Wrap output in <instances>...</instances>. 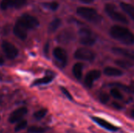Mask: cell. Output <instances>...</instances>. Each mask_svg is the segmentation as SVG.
<instances>
[{
  "mask_svg": "<svg viewBox=\"0 0 134 133\" xmlns=\"http://www.w3.org/2000/svg\"><path fill=\"white\" fill-rule=\"evenodd\" d=\"M109 33L112 38L124 44L133 45L134 43V34L125 27L115 25L111 27Z\"/></svg>",
  "mask_w": 134,
  "mask_h": 133,
  "instance_id": "cell-1",
  "label": "cell"
},
{
  "mask_svg": "<svg viewBox=\"0 0 134 133\" xmlns=\"http://www.w3.org/2000/svg\"><path fill=\"white\" fill-rule=\"evenodd\" d=\"M77 13L81 17L92 23L97 24L101 21V16L94 9L92 8L83 7V6L79 7L77 9Z\"/></svg>",
  "mask_w": 134,
  "mask_h": 133,
  "instance_id": "cell-2",
  "label": "cell"
},
{
  "mask_svg": "<svg viewBox=\"0 0 134 133\" xmlns=\"http://www.w3.org/2000/svg\"><path fill=\"white\" fill-rule=\"evenodd\" d=\"M105 12L112 20L120 22L122 24H129L127 18L122 13L119 12L115 9V5H111V4H107L105 5Z\"/></svg>",
  "mask_w": 134,
  "mask_h": 133,
  "instance_id": "cell-3",
  "label": "cell"
},
{
  "mask_svg": "<svg viewBox=\"0 0 134 133\" xmlns=\"http://www.w3.org/2000/svg\"><path fill=\"white\" fill-rule=\"evenodd\" d=\"M16 22L24 27L27 30L34 29L39 25L38 20L36 17L28 14H24L21 16Z\"/></svg>",
  "mask_w": 134,
  "mask_h": 133,
  "instance_id": "cell-4",
  "label": "cell"
},
{
  "mask_svg": "<svg viewBox=\"0 0 134 133\" xmlns=\"http://www.w3.org/2000/svg\"><path fill=\"white\" fill-rule=\"evenodd\" d=\"M79 35H80V42L82 45H93L96 42V38L93 35L92 31L86 28L81 29L79 31Z\"/></svg>",
  "mask_w": 134,
  "mask_h": 133,
  "instance_id": "cell-5",
  "label": "cell"
},
{
  "mask_svg": "<svg viewBox=\"0 0 134 133\" xmlns=\"http://www.w3.org/2000/svg\"><path fill=\"white\" fill-rule=\"evenodd\" d=\"M75 57L78 60H85V61H92L95 58V54L93 51L86 49L80 48L76 50L75 53Z\"/></svg>",
  "mask_w": 134,
  "mask_h": 133,
  "instance_id": "cell-6",
  "label": "cell"
},
{
  "mask_svg": "<svg viewBox=\"0 0 134 133\" xmlns=\"http://www.w3.org/2000/svg\"><path fill=\"white\" fill-rule=\"evenodd\" d=\"M2 48L4 53L9 59H14L18 55V49L16 46L7 41H4L2 43Z\"/></svg>",
  "mask_w": 134,
  "mask_h": 133,
  "instance_id": "cell-7",
  "label": "cell"
},
{
  "mask_svg": "<svg viewBox=\"0 0 134 133\" xmlns=\"http://www.w3.org/2000/svg\"><path fill=\"white\" fill-rule=\"evenodd\" d=\"M27 2V0H2L0 3L2 9H8L9 8H21Z\"/></svg>",
  "mask_w": 134,
  "mask_h": 133,
  "instance_id": "cell-8",
  "label": "cell"
},
{
  "mask_svg": "<svg viewBox=\"0 0 134 133\" xmlns=\"http://www.w3.org/2000/svg\"><path fill=\"white\" fill-rule=\"evenodd\" d=\"M92 119L93 121H94L98 125H100V127L104 128V129L108 130V131H110V132H116L118 131L119 128L116 127L115 125L111 124L110 122H107L106 120L103 119V118H100L99 117H92Z\"/></svg>",
  "mask_w": 134,
  "mask_h": 133,
  "instance_id": "cell-9",
  "label": "cell"
},
{
  "mask_svg": "<svg viewBox=\"0 0 134 133\" xmlns=\"http://www.w3.org/2000/svg\"><path fill=\"white\" fill-rule=\"evenodd\" d=\"M53 56L55 59L60 62L62 66H65L68 60V56L65 50L60 47H57L53 49Z\"/></svg>",
  "mask_w": 134,
  "mask_h": 133,
  "instance_id": "cell-10",
  "label": "cell"
},
{
  "mask_svg": "<svg viewBox=\"0 0 134 133\" xmlns=\"http://www.w3.org/2000/svg\"><path fill=\"white\" fill-rule=\"evenodd\" d=\"M100 77V71L98 70H93L87 73V74L85 77V85L88 88H91L93 86V82L97 79H98Z\"/></svg>",
  "mask_w": 134,
  "mask_h": 133,
  "instance_id": "cell-11",
  "label": "cell"
},
{
  "mask_svg": "<svg viewBox=\"0 0 134 133\" xmlns=\"http://www.w3.org/2000/svg\"><path fill=\"white\" fill-rule=\"evenodd\" d=\"M27 110L26 107H20L16 111H14L9 116V122L10 123H16L18 122L22 119V118L27 114Z\"/></svg>",
  "mask_w": 134,
  "mask_h": 133,
  "instance_id": "cell-12",
  "label": "cell"
},
{
  "mask_svg": "<svg viewBox=\"0 0 134 133\" xmlns=\"http://www.w3.org/2000/svg\"><path fill=\"white\" fill-rule=\"evenodd\" d=\"M13 33L16 37H18L21 40H25L27 35V29L17 22L13 27Z\"/></svg>",
  "mask_w": 134,
  "mask_h": 133,
  "instance_id": "cell-13",
  "label": "cell"
},
{
  "mask_svg": "<svg viewBox=\"0 0 134 133\" xmlns=\"http://www.w3.org/2000/svg\"><path fill=\"white\" fill-rule=\"evenodd\" d=\"M112 50L115 53L123 56L134 61V51L133 50H130V49H124V48H113Z\"/></svg>",
  "mask_w": 134,
  "mask_h": 133,
  "instance_id": "cell-14",
  "label": "cell"
},
{
  "mask_svg": "<svg viewBox=\"0 0 134 133\" xmlns=\"http://www.w3.org/2000/svg\"><path fill=\"white\" fill-rule=\"evenodd\" d=\"M104 74L108 75V76H111V77H119L123 74L122 71L118 68L115 67H108L104 69Z\"/></svg>",
  "mask_w": 134,
  "mask_h": 133,
  "instance_id": "cell-15",
  "label": "cell"
},
{
  "mask_svg": "<svg viewBox=\"0 0 134 133\" xmlns=\"http://www.w3.org/2000/svg\"><path fill=\"white\" fill-rule=\"evenodd\" d=\"M121 7L122 9L130 16V17L134 21V6L126 3V2H121Z\"/></svg>",
  "mask_w": 134,
  "mask_h": 133,
  "instance_id": "cell-16",
  "label": "cell"
},
{
  "mask_svg": "<svg viewBox=\"0 0 134 133\" xmlns=\"http://www.w3.org/2000/svg\"><path fill=\"white\" fill-rule=\"evenodd\" d=\"M82 69H83V65L81 63H77L73 66L72 72L75 78L81 79L82 75Z\"/></svg>",
  "mask_w": 134,
  "mask_h": 133,
  "instance_id": "cell-17",
  "label": "cell"
},
{
  "mask_svg": "<svg viewBox=\"0 0 134 133\" xmlns=\"http://www.w3.org/2000/svg\"><path fill=\"white\" fill-rule=\"evenodd\" d=\"M73 38V34L70 31H63L58 36V41L60 42H68Z\"/></svg>",
  "mask_w": 134,
  "mask_h": 133,
  "instance_id": "cell-18",
  "label": "cell"
},
{
  "mask_svg": "<svg viewBox=\"0 0 134 133\" xmlns=\"http://www.w3.org/2000/svg\"><path fill=\"white\" fill-rule=\"evenodd\" d=\"M53 79V76L52 75H48V76H46L42 78H40V79H38L36 81L34 82L33 85H46V84H48L49 82H51Z\"/></svg>",
  "mask_w": 134,
  "mask_h": 133,
  "instance_id": "cell-19",
  "label": "cell"
},
{
  "mask_svg": "<svg viewBox=\"0 0 134 133\" xmlns=\"http://www.w3.org/2000/svg\"><path fill=\"white\" fill-rule=\"evenodd\" d=\"M60 24H61L60 19H59V18L54 19V20L49 24V31L50 32H54V31H56L58 29V27L60 26Z\"/></svg>",
  "mask_w": 134,
  "mask_h": 133,
  "instance_id": "cell-20",
  "label": "cell"
},
{
  "mask_svg": "<svg viewBox=\"0 0 134 133\" xmlns=\"http://www.w3.org/2000/svg\"><path fill=\"white\" fill-rule=\"evenodd\" d=\"M43 5H44V7H46V8L50 9V10H53V11L57 10L58 9V7H59V4L57 2H45V3H43Z\"/></svg>",
  "mask_w": 134,
  "mask_h": 133,
  "instance_id": "cell-21",
  "label": "cell"
},
{
  "mask_svg": "<svg viewBox=\"0 0 134 133\" xmlns=\"http://www.w3.org/2000/svg\"><path fill=\"white\" fill-rule=\"evenodd\" d=\"M111 95L116 100H122L123 96L118 89H112L111 90Z\"/></svg>",
  "mask_w": 134,
  "mask_h": 133,
  "instance_id": "cell-22",
  "label": "cell"
},
{
  "mask_svg": "<svg viewBox=\"0 0 134 133\" xmlns=\"http://www.w3.org/2000/svg\"><path fill=\"white\" fill-rule=\"evenodd\" d=\"M115 63L120 67H122V68H129V67H131L133 66V63L128 62V61H126V60H118L115 61Z\"/></svg>",
  "mask_w": 134,
  "mask_h": 133,
  "instance_id": "cell-23",
  "label": "cell"
},
{
  "mask_svg": "<svg viewBox=\"0 0 134 133\" xmlns=\"http://www.w3.org/2000/svg\"><path fill=\"white\" fill-rule=\"evenodd\" d=\"M28 132L31 133H43L46 132V129L38 126H31L29 128Z\"/></svg>",
  "mask_w": 134,
  "mask_h": 133,
  "instance_id": "cell-24",
  "label": "cell"
},
{
  "mask_svg": "<svg viewBox=\"0 0 134 133\" xmlns=\"http://www.w3.org/2000/svg\"><path fill=\"white\" fill-rule=\"evenodd\" d=\"M46 113H47V110H46V109H42V110H40V111L35 112V114H34V117H35L37 120H40V119H42V118L46 116Z\"/></svg>",
  "mask_w": 134,
  "mask_h": 133,
  "instance_id": "cell-25",
  "label": "cell"
},
{
  "mask_svg": "<svg viewBox=\"0 0 134 133\" xmlns=\"http://www.w3.org/2000/svg\"><path fill=\"white\" fill-rule=\"evenodd\" d=\"M27 121H25V120H23V121L19 122L18 124H17V125H16V127H15V131H16V132H19V131L24 129L27 126Z\"/></svg>",
  "mask_w": 134,
  "mask_h": 133,
  "instance_id": "cell-26",
  "label": "cell"
},
{
  "mask_svg": "<svg viewBox=\"0 0 134 133\" xmlns=\"http://www.w3.org/2000/svg\"><path fill=\"white\" fill-rule=\"evenodd\" d=\"M109 99H110L109 95L105 92H102L100 95V100L102 103H107L109 101Z\"/></svg>",
  "mask_w": 134,
  "mask_h": 133,
  "instance_id": "cell-27",
  "label": "cell"
},
{
  "mask_svg": "<svg viewBox=\"0 0 134 133\" xmlns=\"http://www.w3.org/2000/svg\"><path fill=\"white\" fill-rule=\"evenodd\" d=\"M60 89H61L62 92H63V93H64V95H65V96H67L68 99H69V100H72V99H73V98H72L71 95L70 94V92H68V91L66 89H65V88H64V87H61V88H60Z\"/></svg>",
  "mask_w": 134,
  "mask_h": 133,
  "instance_id": "cell-28",
  "label": "cell"
},
{
  "mask_svg": "<svg viewBox=\"0 0 134 133\" xmlns=\"http://www.w3.org/2000/svg\"><path fill=\"white\" fill-rule=\"evenodd\" d=\"M112 105H113V107H115L117 108V109H121V107H121L119 103H113Z\"/></svg>",
  "mask_w": 134,
  "mask_h": 133,
  "instance_id": "cell-29",
  "label": "cell"
},
{
  "mask_svg": "<svg viewBox=\"0 0 134 133\" xmlns=\"http://www.w3.org/2000/svg\"><path fill=\"white\" fill-rule=\"evenodd\" d=\"M82 2H85V3H90V2H93V0H81Z\"/></svg>",
  "mask_w": 134,
  "mask_h": 133,
  "instance_id": "cell-30",
  "label": "cell"
},
{
  "mask_svg": "<svg viewBox=\"0 0 134 133\" xmlns=\"http://www.w3.org/2000/svg\"><path fill=\"white\" fill-rule=\"evenodd\" d=\"M3 63V60L0 57V65H2Z\"/></svg>",
  "mask_w": 134,
  "mask_h": 133,
  "instance_id": "cell-31",
  "label": "cell"
},
{
  "mask_svg": "<svg viewBox=\"0 0 134 133\" xmlns=\"http://www.w3.org/2000/svg\"><path fill=\"white\" fill-rule=\"evenodd\" d=\"M131 114H132V117L134 118V110L133 111H132V112H131Z\"/></svg>",
  "mask_w": 134,
  "mask_h": 133,
  "instance_id": "cell-32",
  "label": "cell"
}]
</instances>
